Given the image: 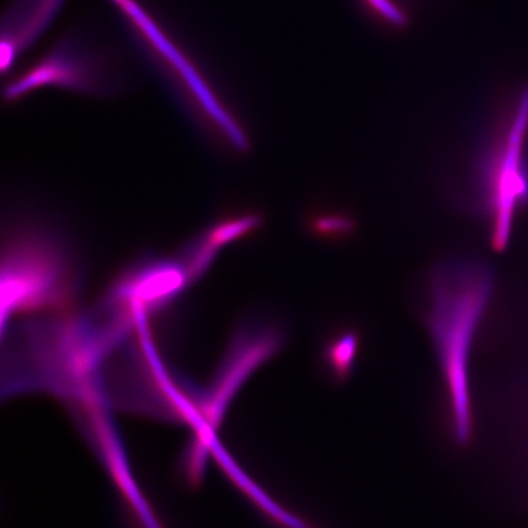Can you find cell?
I'll return each mask as SVG.
<instances>
[{"label": "cell", "mask_w": 528, "mask_h": 528, "mask_svg": "<svg viewBox=\"0 0 528 528\" xmlns=\"http://www.w3.org/2000/svg\"><path fill=\"white\" fill-rule=\"evenodd\" d=\"M494 289L491 268L480 261L451 258L434 267L426 326L447 407L450 439L469 447L475 431L472 354Z\"/></svg>", "instance_id": "obj_1"}, {"label": "cell", "mask_w": 528, "mask_h": 528, "mask_svg": "<svg viewBox=\"0 0 528 528\" xmlns=\"http://www.w3.org/2000/svg\"><path fill=\"white\" fill-rule=\"evenodd\" d=\"M82 284L79 264L57 231L40 223L13 225L4 235L3 316L63 310L75 304Z\"/></svg>", "instance_id": "obj_2"}, {"label": "cell", "mask_w": 528, "mask_h": 528, "mask_svg": "<svg viewBox=\"0 0 528 528\" xmlns=\"http://www.w3.org/2000/svg\"><path fill=\"white\" fill-rule=\"evenodd\" d=\"M483 154L481 195L497 251L508 246L514 219L528 205V90L516 98Z\"/></svg>", "instance_id": "obj_3"}, {"label": "cell", "mask_w": 528, "mask_h": 528, "mask_svg": "<svg viewBox=\"0 0 528 528\" xmlns=\"http://www.w3.org/2000/svg\"><path fill=\"white\" fill-rule=\"evenodd\" d=\"M44 85H59L76 88V90H91V75L87 74L81 65L66 58H52L37 65L21 80L15 81L8 88L7 97L16 99L25 93Z\"/></svg>", "instance_id": "obj_4"}, {"label": "cell", "mask_w": 528, "mask_h": 528, "mask_svg": "<svg viewBox=\"0 0 528 528\" xmlns=\"http://www.w3.org/2000/svg\"><path fill=\"white\" fill-rule=\"evenodd\" d=\"M359 350L360 335L354 330H343L326 341L321 352V363L330 381L338 384L349 381L355 372Z\"/></svg>", "instance_id": "obj_5"}, {"label": "cell", "mask_w": 528, "mask_h": 528, "mask_svg": "<svg viewBox=\"0 0 528 528\" xmlns=\"http://www.w3.org/2000/svg\"><path fill=\"white\" fill-rule=\"evenodd\" d=\"M373 24L383 30L399 31L409 26L418 0H355Z\"/></svg>", "instance_id": "obj_6"}, {"label": "cell", "mask_w": 528, "mask_h": 528, "mask_svg": "<svg viewBox=\"0 0 528 528\" xmlns=\"http://www.w3.org/2000/svg\"><path fill=\"white\" fill-rule=\"evenodd\" d=\"M352 220L340 214H324L313 222L316 233L324 236H341L352 230Z\"/></svg>", "instance_id": "obj_7"}]
</instances>
